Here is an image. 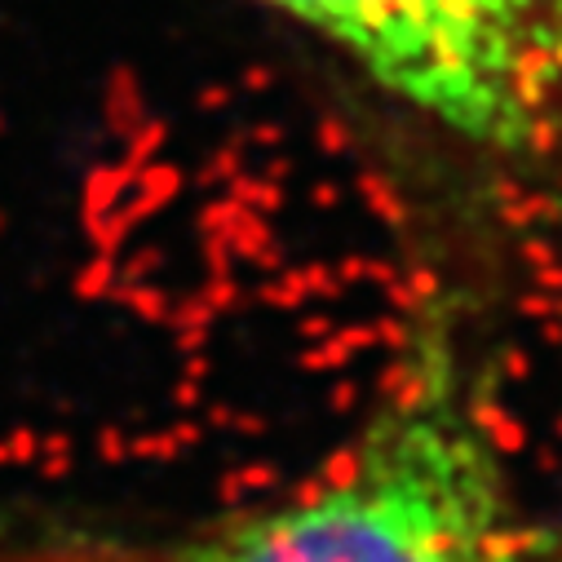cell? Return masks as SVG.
Wrapping results in <instances>:
<instances>
[{"label":"cell","instance_id":"obj_1","mask_svg":"<svg viewBox=\"0 0 562 562\" xmlns=\"http://www.w3.org/2000/svg\"><path fill=\"white\" fill-rule=\"evenodd\" d=\"M120 562H544L483 368L448 311L407 350L341 457L257 514Z\"/></svg>","mask_w":562,"mask_h":562},{"label":"cell","instance_id":"obj_2","mask_svg":"<svg viewBox=\"0 0 562 562\" xmlns=\"http://www.w3.org/2000/svg\"><path fill=\"white\" fill-rule=\"evenodd\" d=\"M439 128L501 156L562 143V0H261Z\"/></svg>","mask_w":562,"mask_h":562}]
</instances>
